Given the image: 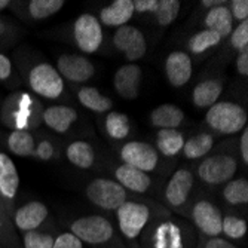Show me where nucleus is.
I'll use <instances>...</instances> for the list:
<instances>
[{
    "instance_id": "4",
    "label": "nucleus",
    "mask_w": 248,
    "mask_h": 248,
    "mask_svg": "<svg viewBox=\"0 0 248 248\" xmlns=\"http://www.w3.org/2000/svg\"><path fill=\"white\" fill-rule=\"evenodd\" d=\"M73 235L89 244H103L113 235V228L108 220L100 216H89L76 220L72 224Z\"/></svg>"
},
{
    "instance_id": "18",
    "label": "nucleus",
    "mask_w": 248,
    "mask_h": 248,
    "mask_svg": "<svg viewBox=\"0 0 248 248\" xmlns=\"http://www.w3.org/2000/svg\"><path fill=\"white\" fill-rule=\"evenodd\" d=\"M116 177H118V183L122 187H126L132 192L143 193L150 186V178L144 171H140L126 164L121 165L116 170Z\"/></svg>"
},
{
    "instance_id": "29",
    "label": "nucleus",
    "mask_w": 248,
    "mask_h": 248,
    "mask_svg": "<svg viewBox=\"0 0 248 248\" xmlns=\"http://www.w3.org/2000/svg\"><path fill=\"white\" fill-rule=\"evenodd\" d=\"M220 40H221V37L217 33H214L211 30H202V31H199L190 37L189 49L195 54H201V52L210 49L211 46L218 45Z\"/></svg>"
},
{
    "instance_id": "42",
    "label": "nucleus",
    "mask_w": 248,
    "mask_h": 248,
    "mask_svg": "<svg viewBox=\"0 0 248 248\" xmlns=\"http://www.w3.org/2000/svg\"><path fill=\"white\" fill-rule=\"evenodd\" d=\"M236 69L241 75H244V76L248 75V51L247 49L241 51V54L236 60Z\"/></svg>"
},
{
    "instance_id": "32",
    "label": "nucleus",
    "mask_w": 248,
    "mask_h": 248,
    "mask_svg": "<svg viewBox=\"0 0 248 248\" xmlns=\"http://www.w3.org/2000/svg\"><path fill=\"white\" fill-rule=\"evenodd\" d=\"M224 198L228 202L233 205L238 204H247L248 202V183L247 180L239 178L231 182L226 187H224Z\"/></svg>"
},
{
    "instance_id": "30",
    "label": "nucleus",
    "mask_w": 248,
    "mask_h": 248,
    "mask_svg": "<svg viewBox=\"0 0 248 248\" xmlns=\"http://www.w3.org/2000/svg\"><path fill=\"white\" fill-rule=\"evenodd\" d=\"M156 248H182V236L174 224L167 223L159 228L156 236Z\"/></svg>"
},
{
    "instance_id": "7",
    "label": "nucleus",
    "mask_w": 248,
    "mask_h": 248,
    "mask_svg": "<svg viewBox=\"0 0 248 248\" xmlns=\"http://www.w3.org/2000/svg\"><path fill=\"white\" fill-rule=\"evenodd\" d=\"M149 210L137 202H124L118 208L119 228L126 238H137L147 223Z\"/></svg>"
},
{
    "instance_id": "45",
    "label": "nucleus",
    "mask_w": 248,
    "mask_h": 248,
    "mask_svg": "<svg viewBox=\"0 0 248 248\" xmlns=\"http://www.w3.org/2000/svg\"><path fill=\"white\" fill-rule=\"evenodd\" d=\"M241 155H242V159L248 162V131L247 129L244 131L241 137Z\"/></svg>"
},
{
    "instance_id": "43",
    "label": "nucleus",
    "mask_w": 248,
    "mask_h": 248,
    "mask_svg": "<svg viewBox=\"0 0 248 248\" xmlns=\"http://www.w3.org/2000/svg\"><path fill=\"white\" fill-rule=\"evenodd\" d=\"M12 70V65L8 57H5L3 54H0V80L6 79L11 75Z\"/></svg>"
},
{
    "instance_id": "28",
    "label": "nucleus",
    "mask_w": 248,
    "mask_h": 248,
    "mask_svg": "<svg viewBox=\"0 0 248 248\" xmlns=\"http://www.w3.org/2000/svg\"><path fill=\"white\" fill-rule=\"evenodd\" d=\"M213 137L210 134H201L195 139H190L187 143H185L183 146V150H185V155L190 159H196V157H201L207 155L211 147H213Z\"/></svg>"
},
{
    "instance_id": "44",
    "label": "nucleus",
    "mask_w": 248,
    "mask_h": 248,
    "mask_svg": "<svg viewBox=\"0 0 248 248\" xmlns=\"http://www.w3.org/2000/svg\"><path fill=\"white\" fill-rule=\"evenodd\" d=\"M207 248H236L235 245H232L231 242L224 241L221 238H213L208 244H207Z\"/></svg>"
},
{
    "instance_id": "38",
    "label": "nucleus",
    "mask_w": 248,
    "mask_h": 248,
    "mask_svg": "<svg viewBox=\"0 0 248 248\" xmlns=\"http://www.w3.org/2000/svg\"><path fill=\"white\" fill-rule=\"evenodd\" d=\"M52 248H82V241L73 233H62L54 239Z\"/></svg>"
},
{
    "instance_id": "34",
    "label": "nucleus",
    "mask_w": 248,
    "mask_h": 248,
    "mask_svg": "<svg viewBox=\"0 0 248 248\" xmlns=\"http://www.w3.org/2000/svg\"><path fill=\"white\" fill-rule=\"evenodd\" d=\"M178 11H180V2H177V0H161V2H157L155 15L161 26H170L177 18Z\"/></svg>"
},
{
    "instance_id": "10",
    "label": "nucleus",
    "mask_w": 248,
    "mask_h": 248,
    "mask_svg": "<svg viewBox=\"0 0 248 248\" xmlns=\"http://www.w3.org/2000/svg\"><path fill=\"white\" fill-rule=\"evenodd\" d=\"M58 69L61 76L72 82H85L94 75L91 61L80 55H61L58 58Z\"/></svg>"
},
{
    "instance_id": "1",
    "label": "nucleus",
    "mask_w": 248,
    "mask_h": 248,
    "mask_svg": "<svg viewBox=\"0 0 248 248\" xmlns=\"http://www.w3.org/2000/svg\"><path fill=\"white\" fill-rule=\"evenodd\" d=\"M208 125L221 134H233L247 124V111L235 103H216L207 113Z\"/></svg>"
},
{
    "instance_id": "17",
    "label": "nucleus",
    "mask_w": 248,
    "mask_h": 248,
    "mask_svg": "<svg viewBox=\"0 0 248 248\" xmlns=\"http://www.w3.org/2000/svg\"><path fill=\"white\" fill-rule=\"evenodd\" d=\"M18 186L19 177L15 164L8 155L0 153V193L8 199H12L16 195Z\"/></svg>"
},
{
    "instance_id": "40",
    "label": "nucleus",
    "mask_w": 248,
    "mask_h": 248,
    "mask_svg": "<svg viewBox=\"0 0 248 248\" xmlns=\"http://www.w3.org/2000/svg\"><path fill=\"white\" fill-rule=\"evenodd\" d=\"M134 9L139 12H155L157 8V0H135L132 2Z\"/></svg>"
},
{
    "instance_id": "23",
    "label": "nucleus",
    "mask_w": 248,
    "mask_h": 248,
    "mask_svg": "<svg viewBox=\"0 0 248 248\" xmlns=\"http://www.w3.org/2000/svg\"><path fill=\"white\" fill-rule=\"evenodd\" d=\"M221 83L218 80H204L196 85L193 91V103L198 107H208L217 103L221 94Z\"/></svg>"
},
{
    "instance_id": "47",
    "label": "nucleus",
    "mask_w": 248,
    "mask_h": 248,
    "mask_svg": "<svg viewBox=\"0 0 248 248\" xmlns=\"http://www.w3.org/2000/svg\"><path fill=\"white\" fill-rule=\"evenodd\" d=\"M221 2H207V0H205V2H202V5H204V6H213V5H220Z\"/></svg>"
},
{
    "instance_id": "19",
    "label": "nucleus",
    "mask_w": 248,
    "mask_h": 248,
    "mask_svg": "<svg viewBox=\"0 0 248 248\" xmlns=\"http://www.w3.org/2000/svg\"><path fill=\"white\" fill-rule=\"evenodd\" d=\"M132 14L134 5L131 0H116V2L101 11L100 18L106 26L122 27L131 19Z\"/></svg>"
},
{
    "instance_id": "36",
    "label": "nucleus",
    "mask_w": 248,
    "mask_h": 248,
    "mask_svg": "<svg viewBox=\"0 0 248 248\" xmlns=\"http://www.w3.org/2000/svg\"><path fill=\"white\" fill-rule=\"evenodd\" d=\"M54 239L49 235L39 233L36 231H30L24 235V247L26 248H52Z\"/></svg>"
},
{
    "instance_id": "16",
    "label": "nucleus",
    "mask_w": 248,
    "mask_h": 248,
    "mask_svg": "<svg viewBox=\"0 0 248 248\" xmlns=\"http://www.w3.org/2000/svg\"><path fill=\"white\" fill-rule=\"evenodd\" d=\"M48 216V208L42 202H29L15 214V223L21 231H34Z\"/></svg>"
},
{
    "instance_id": "14",
    "label": "nucleus",
    "mask_w": 248,
    "mask_h": 248,
    "mask_svg": "<svg viewBox=\"0 0 248 248\" xmlns=\"http://www.w3.org/2000/svg\"><path fill=\"white\" fill-rule=\"evenodd\" d=\"M192 186H193V177L190 171L187 170L177 171L170 180L168 187L165 190V196L168 202L174 207L183 205L189 196V192L192 190Z\"/></svg>"
},
{
    "instance_id": "22",
    "label": "nucleus",
    "mask_w": 248,
    "mask_h": 248,
    "mask_svg": "<svg viewBox=\"0 0 248 248\" xmlns=\"http://www.w3.org/2000/svg\"><path fill=\"white\" fill-rule=\"evenodd\" d=\"M185 115L174 104H162L152 111V124L162 129H174L182 124Z\"/></svg>"
},
{
    "instance_id": "3",
    "label": "nucleus",
    "mask_w": 248,
    "mask_h": 248,
    "mask_svg": "<svg viewBox=\"0 0 248 248\" xmlns=\"http://www.w3.org/2000/svg\"><path fill=\"white\" fill-rule=\"evenodd\" d=\"M29 80L33 91L45 98H57L64 89L61 75L49 64L36 65L30 73Z\"/></svg>"
},
{
    "instance_id": "37",
    "label": "nucleus",
    "mask_w": 248,
    "mask_h": 248,
    "mask_svg": "<svg viewBox=\"0 0 248 248\" xmlns=\"http://www.w3.org/2000/svg\"><path fill=\"white\" fill-rule=\"evenodd\" d=\"M232 45L239 51L247 49V46H248V21H242L235 29V31L232 33Z\"/></svg>"
},
{
    "instance_id": "2",
    "label": "nucleus",
    "mask_w": 248,
    "mask_h": 248,
    "mask_svg": "<svg viewBox=\"0 0 248 248\" xmlns=\"http://www.w3.org/2000/svg\"><path fill=\"white\" fill-rule=\"evenodd\" d=\"M86 195L95 205L104 210H118L126 199L125 189L111 180L97 178L88 186Z\"/></svg>"
},
{
    "instance_id": "13",
    "label": "nucleus",
    "mask_w": 248,
    "mask_h": 248,
    "mask_svg": "<svg viewBox=\"0 0 248 248\" xmlns=\"http://www.w3.org/2000/svg\"><path fill=\"white\" fill-rule=\"evenodd\" d=\"M165 72L172 86H183L192 76V61L185 52H172L165 62Z\"/></svg>"
},
{
    "instance_id": "26",
    "label": "nucleus",
    "mask_w": 248,
    "mask_h": 248,
    "mask_svg": "<svg viewBox=\"0 0 248 248\" xmlns=\"http://www.w3.org/2000/svg\"><path fill=\"white\" fill-rule=\"evenodd\" d=\"M8 146L16 156H31L34 153V140L27 131H14L9 135Z\"/></svg>"
},
{
    "instance_id": "46",
    "label": "nucleus",
    "mask_w": 248,
    "mask_h": 248,
    "mask_svg": "<svg viewBox=\"0 0 248 248\" xmlns=\"http://www.w3.org/2000/svg\"><path fill=\"white\" fill-rule=\"evenodd\" d=\"M9 5V2H8V0H0V11H2V9H5L6 6Z\"/></svg>"
},
{
    "instance_id": "15",
    "label": "nucleus",
    "mask_w": 248,
    "mask_h": 248,
    "mask_svg": "<svg viewBox=\"0 0 248 248\" xmlns=\"http://www.w3.org/2000/svg\"><path fill=\"white\" fill-rule=\"evenodd\" d=\"M15 103V113L12 111V125L18 128V131H26V128H31L39 124V104L33 103V98L26 95H19V101Z\"/></svg>"
},
{
    "instance_id": "48",
    "label": "nucleus",
    "mask_w": 248,
    "mask_h": 248,
    "mask_svg": "<svg viewBox=\"0 0 248 248\" xmlns=\"http://www.w3.org/2000/svg\"><path fill=\"white\" fill-rule=\"evenodd\" d=\"M0 26H2V22H0Z\"/></svg>"
},
{
    "instance_id": "12",
    "label": "nucleus",
    "mask_w": 248,
    "mask_h": 248,
    "mask_svg": "<svg viewBox=\"0 0 248 248\" xmlns=\"http://www.w3.org/2000/svg\"><path fill=\"white\" fill-rule=\"evenodd\" d=\"M141 82V69L135 64H126L115 75V88L121 97L134 100L139 95Z\"/></svg>"
},
{
    "instance_id": "20",
    "label": "nucleus",
    "mask_w": 248,
    "mask_h": 248,
    "mask_svg": "<svg viewBox=\"0 0 248 248\" xmlns=\"http://www.w3.org/2000/svg\"><path fill=\"white\" fill-rule=\"evenodd\" d=\"M78 119V113L65 106H54L43 111V121L57 132H65Z\"/></svg>"
},
{
    "instance_id": "27",
    "label": "nucleus",
    "mask_w": 248,
    "mask_h": 248,
    "mask_svg": "<svg viewBox=\"0 0 248 248\" xmlns=\"http://www.w3.org/2000/svg\"><path fill=\"white\" fill-rule=\"evenodd\" d=\"M79 101L94 111H98V113H103V111H107L111 107V101L107 97H103L95 88H82L79 91Z\"/></svg>"
},
{
    "instance_id": "25",
    "label": "nucleus",
    "mask_w": 248,
    "mask_h": 248,
    "mask_svg": "<svg viewBox=\"0 0 248 248\" xmlns=\"http://www.w3.org/2000/svg\"><path fill=\"white\" fill-rule=\"evenodd\" d=\"M67 157L79 168H89L94 164V150L85 141H76L67 149Z\"/></svg>"
},
{
    "instance_id": "6",
    "label": "nucleus",
    "mask_w": 248,
    "mask_h": 248,
    "mask_svg": "<svg viewBox=\"0 0 248 248\" xmlns=\"http://www.w3.org/2000/svg\"><path fill=\"white\" fill-rule=\"evenodd\" d=\"M199 177L205 183L220 185L226 183L236 172V162L231 156H211L199 165Z\"/></svg>"
},
{
    "instance_id": "24",
    "label": "nucleus",
    "mask_w": 248,
    "mask_h": 248,
    "mask_svg": "<svg viewBox=\"0 0 248 248\" xmlns=\"http://www.w3.org/2000/svg\"><path fill=\"white\" fill-rule=\"evenodd\" d=\"M157 149L165 156H174L185 146L183 135L175 129H161L157 134Z\"/></svg>"
},
{
    "instance_id": "35",
    "label": "nucleus",
    "mask_w": 248,
    "mask_h": 248,
    "mask_svg": "<svg viewBox=\"0 0 248 248\" xmlns=\"http://www.w3.org/2000/svg\"><path fill=\"white\" fill-rule=\"evenodd\" d=\"M221 232H224L232 239H239L247 233V223L238 217H224L221 221Z\"/></svg>"
},
{
    "instance_id": "31",
    "label": "nucleus",
    "mask_w": 248,
    "mask_h": 248,
    "mask_svg": "<svg viewBox=\"0 0 248 248\" xmlns=\"http://www.w3.org/2000/svg\"><path fill=\"white\" fill-rule=\"evenodd\" d=\"M62 0H33L29 5L30 15L36 19H43L54 15L62 8Z\"/></svg>"
},
{
    "instance_id": "8",
    "label": "nucleus",
    "mask_w": 248,
    "mask_h": 248,
    "mask_svg": "<svg viewBox=\"0 0 248 248\" xmlns=\"http://www.w3.org/2000/svg\"><path fill=\"white\" fill-rule=\"evenodd\" d=\"M121 156L126 165L144 172L152 171L157 164V153L155 147H152L147 143H140V141L128 143L124 146Z\"/></svg>"
},
{
    "instance_id": "39",
    "label": "nucleus",
    "mask_w": 248,
    "mask_h": 248,
    "mask_svg": "<svg viewBox=\"0 0 248 248\" xmlns=\"http://www.w3.org/2000/svg\"><path fill=\"white\" fill-rule=\"evenodd\" d=\"M231 14L241 22L247 21V18H248V2L247 0H235V2H232Z\"/></svg>"
},
{
    "instance_id": "11",
    "label": "nucleus",
    "mask_w": 248,
    "mask_h": 248,
    "mask_svg": "<svg viewBox=\"0 0 248 248\" xmlns=\"http://www.w3.org/2000/svg\"><path fill=\"white\" fill-rule=\"evenodd\" d=\"M193 220L196 226L210 236H217L221 233V221L223 217L217 207H214L210 202H198L193 208Z\"/></svg>"
},
{
    "instance_id": "21",
    "label": "nucleus",
    "mask_w": 248,
    "mask_h": 248,
    "mask_svg": "<svg viewBox=\"0 0 248 248\" xmlns=\"http://www.w3.org/2000/svg\"><path fill=\"white\" fill-rule=\"evenodd\" d=\"M232 21L233 16L226 6H216L208 12L205 26L208 27L207 30L217 33L220 37H226L232 31Z\"/></svg>"
},
{
    "instance_id": "41",
    "label": "nucleus",
    "mask_w": 248,
    "mask_h": 248,
    "mask_svg": "<svg viewBox=\"0 0 248 248\" xmlns=\"http://www.w3.org/2000/svg\"><path fill=\"white\" fill-rule=\"evenodd\" d=\"M33 155L39 156L40 159H43V161L49 159V157L52 156V144L49 141H42L37 146V149H34V153Z\"/></svg>"
},
{
    "instance_id": "9",
    "label": "nucleus",
    "mask_w": 248,
    "mask_h": 248,
    "mask_svg": "<svg viewBox=\"0 0 248 248\" xmlns=\"http://www.w3.org/2000/svg\"><path fill=\"white\" fill-rule=\"evenodd\" d=\"M115 45L129 61L140 60L146 52V40L143 33L131 26H122L115 34Z\"/></svg>"
},
{
    "instance_id": "5",
    "label": "nucleus",
    "mask_w": 248,
    "mask_h": 248,
    "mask_svg": "<svg viewBox=\"0 0 248 248\" xmlns=\"http://www.w3.org/2000/svg\"><path fill=\"white\" fill-rule=\"evenodd\" d=\"M75 39L78 46L88 54L95 52L103 40V30L100 21L89 14L80 15L75 22Z\"/></svg>"
},
{
    "instance_id": "33",
    "label": "nucleus",
    "mask_w": 248,
    "mask_h": 248,
    "mask_svg": "<svg viewBox=\"0 0 248 248\" xmlns=\"http://www.w3.org/2000/svg\"><path fill=\"white\" fill-rule=\"evenodd\" d=\"M106 129L110 137L113 139H125L129 132V121L122 113H108L106 119Z\"/></svg>"
}]
</instances>
